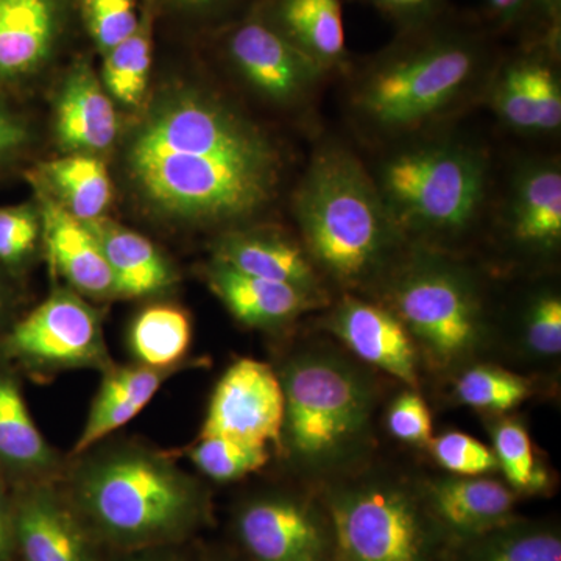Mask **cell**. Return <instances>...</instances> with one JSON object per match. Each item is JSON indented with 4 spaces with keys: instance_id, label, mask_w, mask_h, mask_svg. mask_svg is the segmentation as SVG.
<instances>
[{
    "instance_id": "1",
    "label": "cell",
    "mask_w": 561,
    "mask_h": 561,
    "mask_svg": "<svg viewBox=\"0 0 561 561\" xmlns=\"http://www.w3.org/2000/svg\"><path fill=\"white\" fill-rule=\"evenodd\" d=\"M125 175L168 219L239 227L278 197L284 154L232 103L194 84L160 92L128 136Z\"/></svg>"
},
{
    "instance_id": "2",
    "label": "cell",
    "mask_w": 561,
    "mask_h": 561,
    "mask_svg": "<svg viewBox=\"0 0 561 561\" xmlns=\"http://www.w3.org/2000/svg\"><path fill=\"white\" fill-rule=\"evenodd\" d=\"M501 50L478 16L448 9L398 31L381 50L351 61L346 116L360 138L381 147L442 130L483 102Z\"/></svg>"
},
{
    "instance_id": "3",
    "label": "cell",
    "mask_w": 561,
    "mask_h": 561,
    "mask_svg": "<svg viewBox=\"0 0 561 561\" xmlns=\"http://www.w3.org/2000/svg\"><path fill=\"white\" fill-rule=\"evenodd\" d=\"M313 267L345 290L379 287L408 251L368 164L342 140H320L294 194Z\"/></svg>"
},
{
    "instance_id": "4",
    "label": "cell",
    "mask_w": 561,
    "mask_h": 561,
    "mask_svg": "<svg viewBox=\"0 0 561 561\" xmlns=\"http://www.w3.org/2000/svg\"><path fill=\"white\" fill-rule=\"evenodd\" d=\"M370 173L409 245L437 250L459 242L489 210V151L442 130L381 147Z\"/></svg>"
},
{
    "instance_id": "5",
    "label": "cell",
    "mask_w": 561,
    "mask_h": 561,
    "mask_svg": "<svg viewBox=\"0 0 561 561\" xmlns=\"http://www.w3.org/2000/svg\"><path fill=\"white\" fill-rule=\"evenodd\" d=\"M73 500L103 537L147 546L186 534L201 519V485L161 454L122 448L84 463L73 476Z\"/></svg>"
},
{
    "instance_id": "6",
    "label": "cell",
    "mask_w": 561,
    "mask_h": 561,
    "mask_svg": "<svg viewBox=\"0 0 561 561\" xmlns=\"http://www.w3.org/2000/svg\"><path fill=\"white\" fill-rule=\"evenodd\" d=\"M283 437L291 459L328 470L359 454L370 434L375 391L367 376L327 351H311L284 370Z\"/></svg>"
},
{
    "instance_id": "7",
    "label": "cell",
    "mask_w": 561,
    "mask_h": 561,
    "mask_svg": "<svg viewBox=\"0 0 561 561\" xmlns=\"http://www.w3.org/2000/svg\"><path fill=\"white\" fill-rule=\"evenodd\" d=\"M381 287L382 305L440 367L470 356L485 337L479 284L440 251L409 247Z\"/></svg>"
},
{
    "instance_id": "8",
    "label": "cell",
    "mask_w": 561,
    "mask_h": 561,
    "mask_svg": "<svg viewBox=\"0 0 561 561\" xmlns=\"http://www.w3.org/2000/svg\"><path fill=\"white\" fill-rule=\"evenodd\" d=\"M337 561H435V523L397 483L368 481L328 491Z\"/></svg>"
},
{
    "instance_id": "9",
    "label": "cell",
    "mask_w": 561,
    "mask_h": 561,
    "mask_svg": "<svg viewBox=\"0 0 561 561\" xmlns=\"http://www.w3.org/2000/svg\"><path fill=\"white\" fill-rule=\"evenodd\" d=\"M3 353L32 375L69 370L108 371L101 313L73 290H57L18 321L3 339Z\"/></svg>"
},
{
    "instance_id": "10",
    "label": "cell",
    "mask_w": 561,
    "mask_h": 561,
    "mask_svg": "<svg viewBox=\"0 0 561 561\" xmlns=\"http://www.w3.org/2000/svg\"><path fill=\"white\" fill-rule=\"evenodd\" d=\"M221 49L236 77L262 102L278 108H308L331 77L256 11L228 28Z\"/></svg>"
},
{
    "instance_id": "11",
    "label": "cell",
    "mask_w": 561,
    "mask_h": 561,
    "mask_svg": "<svg viewBox=\"0 0 561 561\" xmlns=\"http://www.w3.org/2000/svg\"><path fill=\"white\" fill-rule=\"evenodd\" d=\"M560 41H526L501 54L483 102L507 130L552 136L561 128Z\"/></svg>"
},
{
    "instance_id": "12",
    "label": "cell",
    "mask_w": 561,
    "mask_h": 561,
    "mask_svg": "<svg viewBox=\"0 0 561 561\" xmlns=\"http://www.w3.org/2000/svg\"><path fill=\"white\" fill-rule=\"evenodd\" d=\"M284 409L283 383L271 365L236 360L214 389L201 437L271 448L283 437Z\"/></svg>"
},
{
    "instance_id": "13",
    "label": "cell",
    "mask_w": 561,
    "mask_h": 561,
    "mask_svg": "<svg viewBox=\"0 0 561 561\" xmlns=\"http://www.w3.org/2000/svg\"><path fill=\"white\" fill-rule=\"evenodd\" d=\"M239 540L254 561H337L330 518L301 497H257L236 522Z\"/></svg>"
},
{
    "instance_id": "14",
    "label": "cell",
    "mask_w": 561,
    "mask_h": 561,
    "mask_svg": "<svg viewBox=\"0 0 561 561\" xmlns=\"http://www.w3.org/2000/svg\"><path fill=\"white\" fill-rule=\"evenodd\" d=\"M497 213L513 245L529 253H556L561 242L560 161L530 157L516 162Z\"/></svg>"
},
{
    "instance_id": "15",
    "label": "cell",
    "mask_w": 561,
    "mask_h": 561,
    "mask_svg": "<svg viewBox=\"0 0 561 561\" xmlns=\"http://www.w3.org/2000/svg\"><path fill=\"white\" fill-rule=\"evenodd\" d=\"M328 323L360 360L389 373L408 386L416 387L415 342L401 320L382 302L362 300L346 294L335 306Z\"/></svg>"
},
{
    "instance_id": "16",
    "label": "cell",
    "mask_w": 561,
    "mask_h": 561,
    "mask_svg": "<svg viewBox=\"0 0 561 561\" xmlns=\"http://www.w3.org/2000/svg\"><path fill=\"white\" fill-rule=\"evenodd\" d=\"M513 505L511 486L481 476H460L430 483L424 507L435 526L454 538L471 541L515 522Z\"/></svg>"
},
{
    "instance_id": "17",
    "label": "cell",
    "mask_w": 561,
    "mask_h": 561,
    "mask_svg": "<svg viewBox=\"0 0 561 561\" xmlns=\"http://www.w3.org/2000/svg\"><path fill=\"white\" fill-rule=\"evenodd\" d=\"M38 190L41 225L55 271L77 294L90 298H116V284L105 254L84 221Z\"/></svg>"
},
{
    "instance_id": "18",
    "label": "cell",
    "mask_w": 561,
    "mask_h": 561,
    "mask_svg": "<svg viewBox=\"0 0 561 561\" xmlns=\"http://www.w3.org/2000/svg\"><path fill=\"white\" fill-rule=\"evenodd\" d=\"M13 535L24 561H95L77 516L54 490L41 483L18 502Z\"/></svg>"
},
{
    "instance_id": "19",
    "label": "cell",
    "mask_w": 561,
    "mask_h": 561,
    "mask_svg": "<svg viewBox=\"0 0 561 561\" xmlns=\"http://www.w3.org/2000/svg\"><path fill=\"white\" fill-rule=\"evenodd\" d=\"M206 275L210 289L228 311L251 328L271 330L283 327L327 302L323 291L243 275L216 260Z\"/></svg>"
},
{
    "instance_id": "20",
    "label": "cell",
    "mask_w": 561,
    "mask_h": 561,
    "mask_svg": "<svg viewBox=\"0 0 561 561\" xmlns=\"http://www.w3.org/2000/svg\"><path fill=\"white\" fill-rule=\"evenodd\" d=\"M256 13L331 76L348 70L342 0H265Z\"/></svg>"
},
{
    "instance_id": "21",
    "label": "cell",
    "mask_w": 561,
    "mask_h": 561,
    "mask_svg": "<svg viewBox=\"0 0 561 561\" xmlns=\"http://www.w3.org/2000/svg\"><path fill=\"white\" fill-rule=\"evenodd\" d=\"M214 260L243 275L327 294L302 243L280 231L232 228L217 241Z\"/></svg>"
},
{
    "instance_id": "22",
    "label": "cell",
    "mask_w": 561,
    "mask_h": 561,
    "mask_svg": "<svg viewBox=\"0 0 561 561\" xmlns=\"http://www.w3.org/2000/svg\"><path fill=\"white\" fill-rule=\"evenodd\" d=\"M55 133L68 153L98 154L108 150L119 135L113 99L92 69L70 70L55 106Z\"/></svg>"
},
{
    "instance_id": "23",
    "label": "cell",
    "mask_w": 561,
    "mask_h": 561,
    "mask_svg": "<svg viewBox=\"0 0 561 561\" xmlns=\"http://www.w3.org/2000/svg\"><path fill=\"white\" fill-rule=\"evenodd\" d=\"M58 33L57 0H0V84L28 79Z\"/></svg>"
},
{
    "instance_id": "24",
    "label": "cell",
    "mask_w": 561,
    "mask_h": 561,
    "mask_svg": "<svg viewBox=\"0 0 561 561\" xmlns=\"http://www.w3.org/2000/svg\"><path fill=\"white\" fill-rule=\"evenodd\" d=\"M179 370H158L136 364L131 367L113 365L103 373L101 389L92 401L90 415L73 446V456L90 451L92 446L135 420L153 400L162 383Z\"/></svg>"
},
{
    "instance_id": "25",
    "label": "cell",
    "mask_w": 561,
    "mask_h": 561,
    "mask_svg": "<svg viewBox=\"0 0 561 561\" xmlns=\"http://www.w3.org/2000/svg\"><path fill=\"white\" fill-rule=\"evenodd\" d=\"M84 224L105 254L116 284V297H150L169 289L175 283V272L171 264L139 232L128 230L105 216Z\"/></svg>"
},
{
    "instance_id": "26",
    "label": "cell",
    "mask_w": 561,
    "mask_h": 561,
    "mask_svg": "<svg viewBox=\"0 0 561 561\" xmlns=\"http://www.w3.org/2000/svg\"><path fill=\"white\" fill-rule=\"evenodd\" d=\"M35 186L80 221L101 219L113 197L108 169L98 154L68 153L39 165Z\"/></svg>"
},
{
    "instance_id": "27",
    "label": "cell",
    "mask_w": 561,
    "mask_h": 561,
    "mask_svg": "<svg viewBox=\"0 0 561 561\" xmlns=\"http://www.w3.org/2000/svg\"><path fill=\"white\" fill-rule=\"evenodd\" d=\"M54 449L43 437L18 382L0 371V470L21 478H43L57 468Z\"/></svg>"
},
{
    "instance_id": "28",
    "label": "cell",
    "mask_w": 561,
    "mask_h": 561,
    "mask_svg": "<svg viewBox=\"0 0 561 561\" xmlns=\"http://www.w3.org/2000/svg\"><path fill=\"white\" fill-rule=\"evenodd\" d=\"M192 342L190 316L179 306L151 305L133 320L128 345L144 367L158 370L180 368Z\"/></svg>"
},
{
    "instance_id": "29",
    "label": "cell",
    "mask_w": 561,
    "mask_h": 561,
    "mask_svg": "<svg viewBox=\"0 0 561 561\" xmlns=\"http://www.w3.org/2000/svg\"><path fill=\"white\" fill-rule=\"evenodd\" d=\"M467 561H561V538L553 529L507 526L471 540Z\"/></svg>"
},
{
    "instance_id": "30",
    "label": "cell",
    "mask_w": 561,
    "mask_h": 561,
    "mask_svg": "<svg viewBox=\"0 0 561 561\" xmlns=\"http://www.w3.org/2000/svg\"><path fill=\"white\" fill-rule=\"evenodd\" d=\"M150 69L149 28L140 24L135 35L106 51L102 68L103 88L122 105H138L146 98Z\"/></svg>"
},
{
    "instance_id": "31",
    "label": "cell",
    "mask_w": 561,
    "mask_h": 561,
    "mask_svg": "<svg viewBox=\"0 0 561 561\" xmlns=\"http://www.w3.org/2000/svg\"><path fill=\"white\" fill-rule=\"evenodd\" d=\"M494 456L512 490L538 493L548 485V476L535 457L529 432L518 420L497 421L491 431Z\"/></svg>"
},
{
    "instance_id": "32",
    "label": "cell",
    "mask_w": 561,
    "mask_h": 561,
    "mask_svg": "<svg viewBox=\"0 0 561 561\" xmlns=\"http://www.w3.org/2000/svg\"><path fill=\"white\" fill-rule=\"evenodd\" d=\"M531 383L497 367L479 365L460 376L456 397L461 404L486 412H507L527 400Z\"/></svg>"
},
{
    "instance_id": "33",
    "label": "cell",
    "mask_w": 561,
    "mask_h": 561,
    "mask_svg": "<svg viewBox=\"0 0 561 561\" xmlns=\"http://www.w3.org/2000/svg\"><path fill=\"white\" fill-rule=\"evenodd\" d=\"M187 456L202 474L216 482L239 481L260 471L271 460V453L264 446L221 437H198Z\"/></svg>"
},
{
    "instance_id": "34",
    "label": "cell",
    "mask_w": 561,
    "mask_h": 561,
    "mask_svg": "<svg viewBox=\"0 0 561 561\" xmlns=\"http://www.w3.org/2000/svg\"><path fill=\"white\" fill-rule=\"evenodd\" d=\"M43 225L38 206L32 203L0 206V268L22 267L38 245Z\"/></svg>"
},
{
    "instance_id": "35",
    "label": "cell",
    "mask_w": 561,
    "mask_h": 561,
    "mask_svg": "<svg viewBox=\"0 0 561 561\" xmlns=\"http://www.w3.org/2000/svg\"><path fill=\"white\" fill-rule=\"evenodd\" d=\"M83 16L103 55L138 31L136 0H83Z\"/></svg>"
},
{
    "instance_id": "36",
    "label": "cell",
    "mask_w": 561,
    "mask_h": 561,
    "mask_svg": "<svg viewBox=\"0 0 561 561\" xmlns=\"http://www.w3.org/2000/svg\"><path fill=\"white\" fill-rule=\"evenodd\" d=\"M435 460L453 474L474 478L500 468L489 446L463 432H446L430 442Z\"/></svg>"
},
{
    "instance_id": "37",
    "label": "cell",
    "mask_w": 561,
    "mask_h": 561,
    "mask_svg": "<svg viewBox=\"0 0 561 561\" xmlns=\"http://www.w3.org/2000/svg\"><path fill=\"white\" fill-rule=\"evenodd\" d=\"M527 348L541 357L559 356L561 351V298L556 290H540L530 298L524 316Z\"/></svg>"
},
{
    "instance_id": "38",
    "label": "cell",
    "mask_w": 561,
    "mask_h": 561,
    "mask_svg": "<svg viewBox=\"0 0 561 561\" xmlns=\"http://www.w3.org/2000/svg\"><path fill=\"white\" fill-rule=\"evenodd\" d=\"M390 434L398 440L424 445L432 440V419L426 402L419 393L404 391L387 415Z\"/></svg>"
},
{
    "instance_id": "39",
    "label": "cell",
    "mask_w": 561,
    "mask_h": 561,
    "mask_svg": "<svg viewBox=\"0 0 561 561\" xmlns=\"http://www.w3.org/2000/svg\"><path fill=\"white\" fill-rule=\"evenodd\" d=\"M389 18L398 31L415 27L449 9V0H362Z\"/></svg>"
},
{
    "instance_id": "40",
    "label": "cell",
    "mask_w": 561,
    "mask_h": 561,
    "mask_svg": "<svg viewBox=\"0 0 561 561\" xmlns=\"http://www.w3.org/2000/svg\"><path fill=\"white\" fill-rule=\"evenodd\" d=\"M32 140L27 119L0 95V169L16 161Z\"/></svg>"
},
{
    "instance_id": "41",
    "label": "cell",
    "mask_w": 561,
    "mask_h": 561,
    "mask_svg": "<svg viewBox=\"0 0 561 561\" xmlns=\"http://www.w3.org/2000/svg\"><path fill=\"white\" fill-rule=\"evenodd\" d=\"M183 10L198 14H221L232 10L241 0H171Z\"/></svg>"
},
{
    "instance_id": "42",
    "label": "cell",
    "mask_w": 561,
    "mask_h": 561,
    "mask_svg": "<svg viewBox=\"0 0 561 561\" xmlns=\"http://www.w3.org/2000/svg\"><path fill=\"white\" fill-rule=\"evenodd\" d=\"M13 537V516L9 511L5 494L0 489V561L9 559Z\"/></svg>"
},
{
    "instance_id": "43",
    "label": "cell",
    "mask_w": 561,
    "mask_h": 561,
    "mask_svg": "<svg viewBox=\"0 0 561 561\" xmlns=\"http://www.w3.org/2000/svg\"><path fill=\"white\" fill-rule=\"evenodd\" d=\"M0 273H2V268H0ZM7 306H9V297H7L5 284L0 276V321L5 317Z\"/></svg>"
},
{
    "instance_id": "44",
    "label": "cell",
    "mask_w": 561,
    "mask_h": 561,
    "mask_svg": "<svg viewBox=\"0 0 561 561\" xmlns=\"http://www.w3.org/2000/svg\"><path fill=\"white\" fill-rule=\"evenodd\" d=\"M549 10H551V14L553 20L560 22L561 16V0H548Z\"/></svg>"
},
{
    "instance_id": "45",
    "label": "cell",
    "mask_w": 561,
    "mask_h": 561,
    "mask_svg": "<svg viewBox=\"0 0 561 561\" xmlns=\"http://www.w3.org/2000/svg\"><path fill=\"white\" fill-rule=\"evenodd\" d=\"M140 561H165V560H140Z\"/></svg>"
}]
</instances>
